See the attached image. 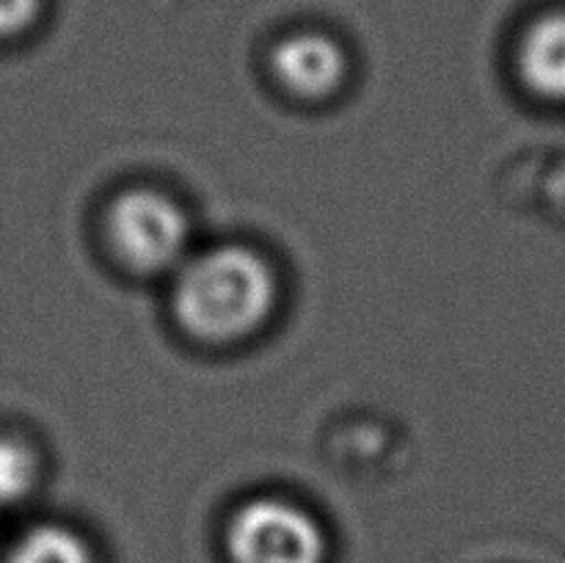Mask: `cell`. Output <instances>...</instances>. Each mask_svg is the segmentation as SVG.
<instances>
[{
    "label": "cell",
    "mask_w": 565,
    "mask_h": 563,
    "mask_svg": "<svg viewBox=\"0 0 565 563\" xmlns=\"http://www.w3.org/2000/svg\"><path fill=\"white\" fill-rule=\"evenodd\" d=\"M276 290L268 259L246 246H218L182 268L174 312L199 340H241L270 318Z\"/></svg>",
    "instance_id": "obj_1"
},
{
    "label": "cell",
    "mask_w": 565,
    "mask_h": 563,
    "mask_svg": "<svg viewBox=\"0 0 565 563\" xmlns=\"http://www.w3.org/2000/svg\"><path fill=\"white\" fill-rule=\"evenodd\" d=\"M108 237L127 268L163 274L185 257L191 226L174 199L149 188H136L110 204Z\"/></svg>",
    "instance_id": "obj_2"
},
{
    "label": "cell",
    "mask_w": 565,
    "mask_h": 563,
    "mask_svg": "<svg viewBox=\"0 0 565 563\" xmlns=\"http://www.w3.org/2000/svg\"><path fill=\"white\" fill-rule=\"evenodd\" d=\"M230 555L235 563H326V539L307 511L263 497L232 519Z\"/></svg>",
    "instance_id": "obj_3"
},
{
    "label": "cell",
    "mask_w": 565,
    "mask_h": 563,
    "mask_svg": "<svg viewBox=\"0 0 565 563\" xmlns=\"http://www.w3.org/2000/svg\"><path fill=\"white\" fill-rule=\"evenodd\" d=\"M270 66H274L276 81L287 92L307 99L337 92L348 72L345 50L334 39L318 31L292 33V36L281 39L276 44Z\"/></svg>",
    "instance_id": "obj_4"
},
{
    "label": "cell",
    "mask_w": 565,
    "mask_h": 563,
    "mask_svg": "<svg viewBox=\"0 0 565 563\" xmlns=\"http://www.w3.org/2000/svg\"><path fill=\"white\" fill-rule=\"evenodd\" d=\"M519 66L533 92L565 97V14H550L524 33Z\"/></svg>",
    "instance_id": "obj_5"
},
{
    "label": "cell",
    "mask_w": 565,
    "mask_h": 563,
    "mask_svg": "<svg viewBox=\"0 0 565 563\" xmlns=\"http://www.w3.org/2000/svg\"><path fill=\"white\" fill-rule=\"evenodd\" d=\"M9 563H94L86 541L58 524H42L17 541Z\"/></svg>",
    "instance_id": "obj_6"
},
{
    "label": "cell",
    "mask_w": 565,
    "mask_h": 563,
    "mask_svg": "<svg viewBox=\"0 0 565 563\" xmlns=\"http://www.w3.org/2000/svg\"><path fill=\"white\" fill-rule=\"evenodd\" d=\"M39 461L25 442L0 439V502L22 500L36 484Z\"/></svg>",
    "instance_id": "obj_7"
},
{
    "label": "cell",
    "mask_w": 565,
    "mask_h": 563,
    "mask_svg": "<svg viewBox=\"0 0 565 563\" xmlns=\"http://www.w3.org/2000/svg\"><path fill=\"white\" fill-rule=\"evenodd\" d=\"M42 0H0V39L25 31L39 14Z\"/></svg>",
    "instance_id": "obj_8"
}]
</instances>
